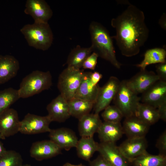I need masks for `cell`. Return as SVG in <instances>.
<instances>
[{"mask_svg": "<svg viewBox=\"0 0 166 166\" xmlns=\"http://www.w3.org/2000/svg\"><path fill=\"white\" fill-rule=\"evenodd\" d=\"M98 55L94 52H92L85 59L82 67L85 69L94 70L97 63L98 57Z\"/></svg>", "mask_w": 166, "mask_h": 166, "instance_id": "cell-32", "label": "cell"}, {"mask_svg": "<svg viewBox=\"0 0 166 166\" xmlns=\"http://www.w3.org/2000/svg\"><path fill=\"white\" fill-rule=\"evenodd\" d=\"M102 77V75L99 72L95 71L91 72L90 78L91 82L94 85H97L98 83Z\"/></svg>", "mask_w": 166, "mask_h": 166, "instance_id": "cell-37", "label": "cell"}, {"mask_svg": "<svg viewBox=\"0 0 166 166\" xmlns=\"http://www.w3.org/2000/svg\"><path fill=\"white\" fill-rule=\"evenodd\" d=\"M23 160L21 154L14 150H6L0 157V166H21Z\"/></svg>", "mask_w": 166, "mask_h": 166, "instance_id": "cell-30", "label": "cell"}, {"mask_svg": "<svg viewBox=\"0 0 166 166\" xmlns=\"http://www.w3.org/2000/svg\"><path fill=\"white\" fill-rule=\"evenodd\" d=\"M68 103L70 116L78 120L89 113L94 105L93 102L74 98Z\"/></svg>", "mask_w": 166, "mask_h": 166, "instance_id": "cell-26", "label": "cell"}, {"mask_svg": "<svg viewBox=\"0 0 166 166\" xmlns=\"http://www.w3.org/2000/svg\"><path fill=\"white\" fill-rule=\"evenodd\" d=\"M130 164L132 166H166V157L151 154L147 152L134 160Z\"/></svg>", "mask_w": 166, "mask_h": 166, "instance_id": "cell-28", "label": "cell"}, {"mask_svg": "<svg viewBox=\"0 0 166 166\" xmlns=\"http://www.w3.org/2000/svg\"><path fill=\"white\" fill-rule=\"evenodd\" d=\"M5 139L3 137V136H2L1 133H0V139H2L4 140Z\"/></svg>", "mask_w": 166, "mask_h": 166, "instance_id": "cell-41", "label": "cell"}, {"mask_svg": "<svg viewBox=\"0 0 166 166\" xmlns=\"http://www.w3.org/2000/svg\"><path fill=\"white\" fill-rule=\"evenodd\" d=\"M24 12L30 15L34 22L48 23L53 12L49 5L44 0H27Z\"/></svg>", "mask_w": 166, "mask_h": 166, "instance_id": "cell-9", "label": "cell"}, {"mask_svg": "<svg viewBox=\"0 0 166 166\" xmlns=\"http://www.w3.org/2000/svg\"><path fill=\"white\" fill-rule=\"evenodd\" d=\"M52 77L49 71L36 70L24 77L18 90L20 98L29 97L49 89L52 85Z\"/></svg>", "mask_w": 166, "mask_h": 166, "instance_id": "cell-4", "label": "cell"}, {"mask_svg": "<svg viewBox=\"0 0 166 166\" xmlns=\"http://www.w3.org/2000/svg\"><path fill=\"white\" fill-rule=\"evenodd\" d=\"M89 31L93 52L117 68H120L122 65L117 58L113 39L107 30L101 24L93 21L90 25Z\"/></svg>", "mask_w": 166, "mask_h": 166, "instance_id": "cell-2", "label": "cell"}, {"mask_svg": "<svg viewBox=\"0 0 166 166\" xmlns=\"http://www.w3.org/2000/svg\"><path fill=\"white\" fill-rule=\"evenodd\" d=\"M161 27L164 30H166V16L165 14H163L161 17L159 22Z\"/></svg>", "mask_w": 166, "mask_h": 166, "instance_id": "cell-38", "label": "cell"}, {"mask_svg": "<svg viewBox=\"0 0 166 166\" xmlns=\"http://www.w3.org/2000/svg\"><path fill=\"white\" fill-rule=\"evenodd\" d=\"M156 147L159 150V154L166 157V130L161 134L157 139Z\"/></svg>", "mask_w": 166, "mask_h": 166, "instance_id": "cell-33", "label": "cell"}, {"mask_svg": "<svg viewBox=\"0 0 166 166\" xmlns=\"http://www.w3.org/2000/svg\"><path fill=\"white\" fill-rule=\"evenodd\" d=\"M6 151L3 143L0 141V157L4 154Z\"/></svg>", "mask_w": 166, "mask_h": 166, "instance_id": "cell-39", "label": "cell"}, {"mask_svg": "<svg viewBox=\"0 0 166 166\" xmlns=\"http://www.w3.org/2000/svg\"><path fill=\"white\" fill-rule=\"evenodd\" d=\"M21 166H31L30 164H23Z\"/></svg>", "mask_w": 166, "mask_h": 166, "instance_id": "cell-42", "label": "cell"}, {"mask_svg": "<svg viewBox=\"0 0 166 166\" xmlns=\"http://www.w3.org/2000/svg\"><path fill=\"white\" fill-rule=\"evenodd\" d=\"M160 119L166 121V102L160 105L157 109Z\"/></svg>", "mask_w": 166, "mask_h": 166, "instance_id": "cell-36", "label": "cell"}, {"mask_svg": "<svg viewBox=\"0 0 166 166\" xmlns=\"http://www.w3.org/2000/svg\"><path fill=\"white\" fill-rule=\"evenodd\" d=\"M101 142L115 143L124 134L121 122H102L97 132Z\"/></svg>", "mask_w": 166, "mask_h": 166, "instance_id": "cell-19", "label": "cell"}, {"mask_svg": "<svg viewBox=\"0 0 166 166\" xmlns=\"http://www.w3.org/2000/svg\"><path fill=\"white\" fill-rule=\"evenodd\" d=\"M140 101V97L128 87L126 80L121 81L113 101L123 117L126 118L136 115Z\"/></svg>", "mask_w": 166, "mask_h": 166, "instance_id": "cell-5", "label": "cell"}, {"mask_svg": "<svg viewBox=\"0 0 166 166\" xmlns=\"http://www.w3.org/2000/svg\"><path fill=\"white\" fill-rule=\"evenodd\" d=\"M120 82L117 77L111 76L102 87H100L93 108L95 113L99 114L110 105L117 93Z\"/></svg>", "mask_w": 166, "mask_h": 166, "instance_id": "cell-7", "label": "cell"}, {"mask_svg": "<svg viewBox=\"0 0 166 166\" xmlns=\"http://www.w3.org/2000/svg\"><path fill=\"white\" fill-rule=\"evenodd\" d=\"M102 122L99 114L89 113L79 119L78 129L81 137H93Z\"/></svg>", "mask_w": 166, "mask_h": 166, "instance_id": "cell-22", "label": "cell"}, {"mask_svg": "<svg viewBox=\"0 0 166 166\" xmlns=\"http://www.w3.org/2000/svg\"><path fill=\"white\" fill-rule=\"evenodd\" d=\"M20 121L17 111L9 108L0 114V133L5 139L19 132Z\"/></svg>", "mask_w": 166, "mask_h": 166, "instance_id": "cell-14", "label": "cell"}, {"mask_svg": "<svg viewBox=\"0 0 166 166\" xmlns=\"http://www.w3.org/2000/svg\"><path fill=\"white\" fill-rule=\"evenodd\" d=\"M49 133L50 140L61 149L68 151L75 147L78 140L74 132L68 128L51 129Z\"/></svg>", "mask_w": 166, "mask_h": 166, "instance_id": "cell-17", "label": "cell"}, {"mask_svg": "<svg viewBox=\"0 0 166 166\" xmlns=\"http://www.w3.org/2000/svg\"><path fill=\"white\" fill-rule=\"evenodd\" d=\"M90 72H84L74 98L92 102L94 104L100 87L98 84L95 85L92 83L90 78Z\"/></svg>", "mask_w": 166, "mask_h": 166, "instance_id": "cell-21", "label": "cell"}, {"mask_svg": "<svg viewBox=\"0 0 166 166\" xmlns=\"http://www.w3.org/2000/svg\"><path fill=\"white\" fill-rule=\"evenodd\" d=\"M148 142L145 137L128 138L119 146L121 152L130 163L134 160L147 152Z\"/></svg>", "mask_w": 166, "mask_h": 166, "instance_id": "cell-12", "label": "cell"}, {"mask_svg": "<svg viewBox=\"0 0 166 166\" xmlns=\"http://www.w3.org/2000/svg\"><path fill=\"white\" fill-rule=\"evenodd\" d=\"M89 162V166H112L100 155L96 158Z\"/></svg>", "mask_w": 166, "mask_h": 166, "instance_id": "cell-35", "label": "cell"}, {"mask_svg": "<svg viewBox=\"0 0 166 166\" xmlns=\"http://www.w3.org/2000/svg\"><path fill=\"white\" fill-rule=\"evenodd\" d=\"M97 152L112 166H131L115 143L101 142Z\"/></svg>", "mask_w": 166, "mask_h": 166, "instance_id": "cell-16", "label": "cell"}, {"mask_svg": "<svg viewBox=\"0 0 166 166\" xmlns=\"http://www.w3.org/2000/svg\"><path fill=\"white\" fill-rule=\"evenodd\" d=\"M142 103L157 109L166 102V81L159 80L142 94Z\"/></svg>", "mask_w": 166, "mask_h": 166, "instance_id": "cell-11", "label": "cell"}, {"mask_svg": "<svg viewBox=\"0 0 166 166\" xmlns=\"http://www.w3.org/2000/svg\"><path fill=\"white\" fill-rule=\"evenodd\" d=\"M99 143L93 137H81L78 140L75 148L78 156L85 160L89 161L94 153L97 151Z\"/></svg>", "mask_w": 166, "mask_h": 166, "instance_id": "cell-23", "label": "cell"}, {"mask_svg": "<svg viewBox=\"0 0 166 166\" xmlns=\"http://www.w3.org/2000/svg\"><path fill=\"white\" fill-rule=\"evenodd\" d=\"M19 61L10 55H0V85L15 77L19 69Z\"/></svg>", "mask_w": 166, "mask_h": 166, "instance_id": "cell-20", "label": "cell"}, {"mask_svg": "<svg viewBox=\"0 0 166 166\" xmlns=\"http://www.w3.org/2000/svg\"><path fill=\"white\" fill-rule=\"evenodd\" d=\"M122 126L128 138H135L145 137L150 126L133 115L125 118Z\"/></svg>", "mask_w": 166, "mask_h": 166, "instance_id": "cell-18", "label": "cell"}, {"mask_svg": "<svg viewBox=\"0 0 166 166\" xmlns=\"http://www.w3.org/2000/svg\"><path fill=\"white\" fill-rule=\"evenodd\" d=\"M63 166H86L81 164H80L77 165H74L72 164L69 163H66L64 164Z\"/></svg>", "mask_w": 166, "mask_h": 166, "instance_id": "cell-40", "label": "cell"}, {"mask_svg": "<svg viewBox=\"0 0 166 166\" xmlns=\"http://www.w3.org/2000/svg\"><path fill=\"white\" fill-rule=\"evenodd\" d=\"M20 31L29 45L36 49L46 50L52 44L53 34L48 23L34 22L27 24Z\"/></svg>", "mask_w": 166, "mask_h": 166, "instance_id": "cell-3", "label": "cell"}, {"mask_svg": "<svg viewBox=\"0 0 166 166\" xmlns=\"http://www.w3.org/2000/svg\"><path fill=\"white\" fill-rule=\"evenodd\" d=\"M85 72L67 67L60 74L57 88L61 95L68 101L74 98Z\"/></svg>", "mask_w": 166, "mask_h": 166, "instance_id": "cell-6", "label": "cell"}, {"mask_svg": "<svg viewBox=\"0 0 166 166\" xmlns=\"http://www.w3.org/2000/svg\"><path fill=\"white\" fill-rule=\"evenodd\" d=\"M51 122L47 115L41 116L28 113L20 121L19 132L29 135L49 132Z\"/></svg>", "mask_w": 166, "mask_h": 166, "instance_id": "cell-8", "label": "cell"}, {"mask_svg": "<svg viewBox=\"0 0 166 166\" xmlns=\"http://www.w3.org/2000/svg\"><path fill=\"white\" fill-rule=\"evenodd\" d=\"M157 75L160 80L166 81V62L159 63L156 66Z\"/></svg>", "mask_w": 166, "mask_h": 166, "instance_id": "cell-34", "label": "cell"}, {"mask_svg": "<svg viewBox=\"0 0 166 166\" xmlns=\"http://www.w3.org/2000/svg\"><path fill=\"white\" fill-rule=\"evenodd\" d=\"M46 109L52 122H63L71 116L68 101L60 94L47 105Z\"/></svg>", "mask_w": 166, "mask_h": 166, "instance_id": "cell-15", "label": "cell"}, {"mask_svg": "<svg viewBox=\"0 0 166 166\" xmlns=\"http://www.w3.org/2000/svg\"><path fill=\"white\" fill-rule=\"evenodd\" d=\"M166 51L163 48H156L147 50L141 62L136 65L141 70H145L148 65L156 63L166 62Z\"/></svg>", "mask_w": 166, "mask_h": 166, "instance_id": "cell-25", "label": "cell"}, {"mask_svg": "<svg viewBox=\"0 0 166 166\" xmlns=\"http://www.w3.org/2000/svg\"><path fill=\"white\" fill-rule=\"evenodd\" d=\"M20 98L17 89L10 87L0 90V114Z\"/></svg>", "mask_w": 166, "mask_h": 166, "instance_id": "cell-29", "label": "cell"}, {"mask_svg": "<svg viewBox=\"0 0 166 166\" xmlns=\"http://www.w3.org/2000/svg\"><path fill=\"white\" fill-rule=\"evenodd\" d=\"M136 116L150 126L155 124L160 119L157 109L142 103L139 104Z\"/></svg>", "mask_w": 166, "mask_h": 166, "instance_id": "cell-27", "label": "cell"}, {"mask_svg": "<svg viewBox=\"0 0 166 166\" xmlns=\"http://www.w3.org/2000/svg\"><path fill=\"white\" fill-rule=\"evenodd\" d=\"M160 80L154 72L146 70L140 71L128 80H126L128 87L137 94L142 93L154 83Z\"/></svg>", "mask_w": 166, "mask_h": 166, "instance_id": "cell-10", "label": "cell"}, {"mask_svg": "<svg viewBox=\"0 0 166 166\" xmlns=\"http://www.w3.org/2000/svg\"><path fill=\"white\" fill-rule=\"evenodd\" d=\"M143 11L129 4L120 15L111 21L116 34L112 36L122 55L131 57L138 54L147 41L149 30Z\"/></svg>", "mask_w": 166, "mask_h": 166, "instance_id": "cell-1", "label": "cell"}, {"mask_svg": "<svg viewBox=\"0 0 166 166\" xmlns=\"http://www.w3.org/2000/svg\"><path fill=\"white\" fill-rule=\"evenodd\" d=\"M61 150L51 140H45L33 143L30 149V154L32 157L41 161L59 155Z\"/></svg>", "mask_w": 166, "mask_h": 166, "instance_id": "cell-13", "label": "cell"}, {"mask_svg": "<svg viewBox=\"0 0 166 166\" xmlns=\"http://www.w3.org/2000/svg\"><path fill=\"white\" fill-rule=\"evenodd\" d=\"M92 52L91 46L84 48L77 45L71 50L68 56L66 61L67 67L80 69L85 59Z\"/></svg>", "mask_w": 166, "mask_h": 166, "instance_id": "cell-24", "label": "cell"}, {"mask_svg": "<svg viewBox=\"0 0 166 166\" xmlns=\"http://www.w3.org/2000/svg\"><path fill=\"white\" fill-rule=\"evenodd\" d=\"M101 116L105 121L120 123L123 117L120 110L114 105H109L104 110Z\"/></svg>", "mask_w": 166, "mask_h": 166, "instance_id": "cell-31", "label": "cell"}]
</instances>
